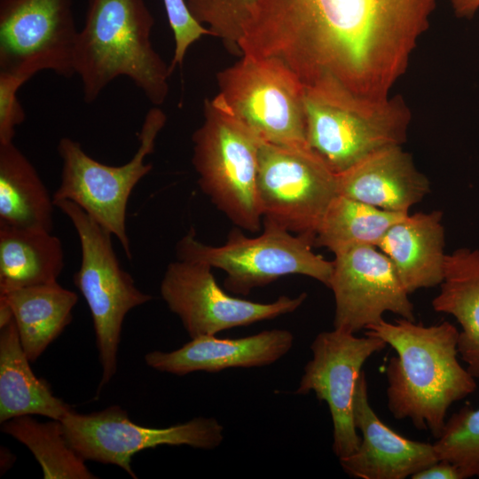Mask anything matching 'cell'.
I'll return each mask as SVG.
<instances>
[{
  "instance_id": "1",
  "label": "cell",
  "mask_w": 479,
  "mask_h": 479,
  "mask_svg": "<svg viewBox=\"0 0 479 479\" xmlns=\"http://www.w3.org/2000/svg\"><path fill=\"white\" fill-rule=\"evenodd\" d=\"M436 0H258L242 55L283 62L304 87L333 82L390 96L429 27Z\"/></svg>"
},
{
  "instance_id": "2",
  "label": "cell",
  "mask_w": 479,
  "mask_h": 479,
  "mask_svg": "<svg viewBox=\"0 0 479 479\" xmlns=\"http://www.w3.org/2000/svg\"><path fill=\"white\" fill-rule=\"evenodd\" d=\"M365 334L381 339L397 353L386 370L390 413L438 437L450 406L476 389L475 378L458 358L457 327L449 321L425 326L404 318H383Z\"/></svg>"
},
{
  "instance_id": "3",
  "label": "cell",
  "mask_w": 479,
  "mask_h": 479,
  "mask_svg": "<svg viewBox=\"0 0 479 479\" xmlns=\"http://www.w3.org/2000/svg\"><path fill=\"white\" fill-rule=\"evenodd\" d=\"M153 26L144 0H89L74 57L87 104L120 76L131 80L153 105L163 104L171 73L151 42Z\"/></svg>"
},
{
  "instance_id": "4",
  "label": "cell",
  "mask_w": 479,
  "mask_h": 479,
  "mask_svg": "<svg viewBox=\"0 0 479 479\" xmlns=\"http://www.w3.org/2000/svg\"><path fill=\"white\" fill-rule=\"evenodd\" d=\"M306 141L336 173L382 148L402 145L412 120L400 95L374 99L333 82L305 87Z\"/></svg>"
},
{
  "instance_id": "5",
  "label": "cell",
  "mask_w": 479,
  "mask_h": 479,
  "mask_svg": "<svg viewBox=\"0 0 479 479\" xmlns=\"http://www.w3.org/2000/svg\"><path fill=\"white\" fill-rule=\"evenodd\" d=\"M203 117L192 138L198 184L234 224L257 232L263 220L256 188L262 140L216 96L205 99Z\"/></svg>"
},
{
  "instance_id": "6",
  "label": "cell",
  "mask_w": 479,
  "mask_h": 479,
  "mask_svg": "<svg viewBox=\"0 0 479 479\" xmlns=\"http://www.w3.org/2000/svg\"><path fill=\"white\" fill-rule=\"evenodd\" d=\"M263 222L261 235L249 238L233 229L222 246L201 242L191 228L176 245L177 257L206 263L224 271V287L242 295L291 274L312 278L328 287L333 261L316 254L310 239L272 221L263 219Z\"/></svg>"
},
{
  "instance_id": "7",
  "label": "cell",
  "mask_w": 479,
  "mask_h": 479,
  "mask_svg": "<svg viewBox=\"0 0 479 479\" xmlns=\"http://www.w3.org/2000/svg\"><path fill=\"white\" fill-rule=\"evenodd\" d=\"M54 205L69 218L80 241L81 263L73 281L92 317L102 367L99 393L117 371L118 349L126 315L153 297L140 291L132 276L122 268L109 232L70 200H57Z\"/></svg>"
},
{
  "instance_id": "8",
  "label": "cell",
  "mask_w": 479,
  "mask_h": 479,
  "mask_svg": "<svg viewBox=\"0 0 479 479\" xmlns=\"http://www.w3.org/2000/svg\"><path fill=\"white\" fill-rule=\"evenodd\" d=\"M166 121L167 116L160 108L149 109L137 135V150L121 166L99 162L70 137H62L58 144L62 169L53 202L67 200L75 203L119 240L130 260L132 252L126 228L128 200L134 187L153 169L145 160L153 153L157 136Z\"/></svg>"
},
{
  "instance_id": "9",
  "label": "cell",
  "mask_w": 479,
  "mask_h": 479,
  "mask_svg": "<svg viewBox=\"0 0 479 479\" xmlns=\"http://www.w3.org/2000/svg\"><path fill=\"white\" fill-rule=\"evenodd\" d=\"M216 97L226 109L262 141L308 145L305 87L281 61L241 55L216 75Z\"/></svg>"
},
{
  "instance_id": "10",
  "label": "cell",
  "mask_w": 479,
  "mask_h": 479,
  "mask_svg": "<svg viewBox=\"0 0 479 479\" xmlns=\"http://www.w3.org/2000/svg\"><path fill=\"white\" fill-rule=\"evenodd\" d=\"M256 188L263 219L313 242L338 194L337 174L308 145L262 141Z\"/></svg>"
},
{
  "instance_id": "11",
  "label": "cell",
  "mask_w": 479,
  "mask_h": 479,
  "mask_svg": "<svg viewBox=\"0 0 479 479\" xmlns=\"http://www.w3.org/2000/svg\"><path fill=\"white\" fill-rule=\"evenodd\" d=\"M66 438L85 461L120 467L137 479L131 467L137 452L160 445H188L212 450L224 440V427L215 418L198 417L168 428L134 423L118 405L81 414L74 410L61 420Z\"/></svg>"
},
{
  "instance_id": "12",
  "label": "cell",
  "mask_w": 479,
  "mask_h": 479,
  "mask_svg": "<svg viewBox=\"0 0 479 479\" xmlns=\"http://www.w3.org/2000/svg\"><path fill=\"white\" fill-rule=\"evenodd\" d=\"M78 33L72 0H0V73L73 76Z\"/></svg>"
},
{
  "instance_id": "13",
  "label": "cell",
  "mask_w": 479,
  "mask_h": 479,
  "mask_svg": "<svg viewBox=\"0 0 479 479\" xmlns=\"http://www.w3.org/2000/svg\"><path fill=\"white\" fill-rule=\"evenodd\" d=\"M160 293L191 339L292 313L307 298L301 293L263 303L234 297L218 286L209 264L180 259L167 266Z\"/></svg>"
},
{
  "instance_id": "14",
  "label": "cell",
  "mask_w": 479,
  "mask_h": 479,
  "mask_svg": "<svg viewBox=\"0 0 479 479\" xmlns=\"http://www.w3.org/2000/svg\"><path fill=\"white\" fill-rule=\"evenodd\" d=\"M387 347L380 338L335 329L319 333L310 345L295 394L314 392L327 404L333 422V451L340 459L355 452L361 437L355 427L353 406L357 381L365 361Z\"/></svg>"
},
{
  "instance_id": "15",
  "label": "cell",
  "mask_w": 479,
  "mask_h": 479,
  "mask_svg": "<svg viewBox=\"0 0 479 479\" xmlns=\"http://www.w3.org/2000/svg\"><path fill=\"white\" fill-rule=\"evenodd\" d=\"M334 254L328 287L334 328L356 334L391 312L415 320L414 308L389 258L377 247L354 245Z\"/></svg>"
},
{
  "instance_id": "16",
  "label": "cell",
  "mask_w": 479,
  "mask_h": 479,
  "mask_svg": "<svg viewBox=\"0 0 479 479\" xmlns=\"http://www.w3.org/2000/svg\"><path fill=\"white\" fill-rule=\"evenodd\" d=\"M353 415L361 441L355 452L339 459L349 475L361 479H405L438 461L433 444L406 438L378 417L369 402L364 371L357 384Z\"/></svg>"
},
{
  "instance_id": "17",
  "label": "cell",
  "mask_w": 479,
  "mask_h": 479,
  "mask_svg": "<svg viewBox=\"0 0 479 479\" xmlns=\"http://www.w3.org/2000/svg\"><path fill=\"white\" fill-rule=\"evenodd\" d=\"M293 343L294 336L286 329L264 330L236 339L204 335L173 351H151L145 355V362L154 370L177 376L199 371L260 367L280 359Z\"/></svg>"
},
{
  "instance_id": "18",
  "label": "cell",
  "mask_w": 479,
  "mask_h": 479,
  "mask_svg": "<svg viewBox=\"0 0 479 479\" xmlns=\"http://www.w3.org/2000/svg\"><path fill=\"white\" fill-rule=\"evenodd\" d=\"M337 186L338 194L403 214L431 191L430 181L402 145L376 151L338 173Z\"/></svg>"
},
{
  "instance_id": "19",
  "label": "cell",
  "mask_w": 479,
  "mask_h": 479,
  "mask_svg": "<svg viewBox=\"0 0 479 479\" xmlns=\"http://www.w3.org/2000/svg\"><path fill=\"white\" fill-rule=\"evenodd\" d=\"M377 247L389 258L409 294L440 285L447 254L443 212L408 214L387 231Z\"/></svg>"
},
{
  "instance_id": "20",
  "label": "cell",
  "mask_w": 479,
  "mask_h": 479,
  "mask_svg": "<svg viewBox=\"0 0 479 479\" xmlns=\"http://www.w3.org/2000/svg\"><path fill=\"white\" fill-rule=\"evenodd\" d=\"M14 318L0 327V423L23 415L61 420L73 409L30 367Z\"/></svg>"
},
{
  "instance_id": "21",
  "label": "cell",
  "mask_w": 479,
  "mask_h": 479,
  "mask_svg": "<svg viewBox=\"0 0 479 479\" xmlns=\"http://www.w3.org/2000/svg\"><path fill=\"white\" fill-rule=\"evenodd\" d=\"M432 307L460 325L459 356L479 378V249L459 247L446 254L444 279Z\"/></svg>"
},
{
  "instance_id": "22",
  "label": "cell",
  "mask_w": 479,
  "mask_h": 479,
  "mask_svg": "<svg viewBox=\"0 0 479 479\" xmlns=\"http://www.w3.org/2000/svg\"><path fill=\"white\" fill-rule=\"evenodd\" d=\"M53 198L13 142L0 144V225L51 232Z\"/></svg>"
},
{
  "instance_id": "23",
  "label": "cell",
  "mask_w": 479,
  "mask_h": 479,
  "mask_svg": "<svg viewBox=\"0 0 479 479\" xmlns=\"http://www.w3.org/2000/svg\"><path fill=\"white\" fill-rule=\"evenodd\" d=\"M9 303L22 348L31 363L44 352L72 320L76 293L56 282L0 294Z\"/></svg>"
},
{
  "instance_id": "24",
  "label": "cell",
  "mask_w": 479,
  "mask_h": 479,
  "mask_svg": "<svg viewBox=\"0 0 479 479\" xmlns=\"http://www.w3.org/2000/svg\"><path fill=\"white\" fill-rule=\"evenodd\" d=\"M61 240L52 232L0 225V294L58 281Z\"/></svg>"
},
{
  "instance_id": "25",
  "label": "cell",
  "mask_w": 479,
  "mask_h": 479,
  "mask_svg": "<svg viewBox=\"0 0 479 479\" xmlns=\"http://www.w3.org/2000/svg\"><path fill=\"white\" fill-rule=\"evenodd\" d=\"M407 215L337 194L319 224L313 245L333 253L354 245L378 247L387 231Z\"/></svg>"
},
{
  "instance_id": "26",
  "label": "cell",
  "mask_w": 479,
  "mask_h": 479,
  "mask_svg": "<svg viewBox=\"0 0 479 479\" xmlns=\"http://www.w3.org/2000/svg\"><path fill=\"white\" fill-rule=\"evenodd\" d=\"M23 415L1 423V430L26 445L40 464L45 479L97 478L70 446L60 420L41 422Z\"/></svg>"
},
{
  "instance_id": "27",
  "label": "cell",
  "mask_w": 479,
  "mask_h": 479,
  "mask_svg": "<svg viewBox=\"0 0 479 479\" xmlns=\"http://www.w3.org/2000/svg\"><path fill=\"white\" fill-rule=\"evenodd\" d=\"M436 439L438 460L455 466L462 479L479 478V408L465 406L453 413Z\"/></svg>"
},
{
  "instance_id": "28",
  "label": "cell",
  "mask_w": 479,
  "mask_h": 479,
  "mask_svg": "<svg viewBox=\"0 0 479 479\" xmlns=\"http://www.w3.org/2000/svg\"><path fill=\"white\" fill-rule=\"evenodd\" d=\"M192 17L220 39L233 55H241L240 42L258 0H185Z\"/></svg>"
},
{
  "instance_id": "29",
  "label": "cell",
  "mask_w": 479,
  "mask_h": 479,
  "mask_svg": "<svg viewBox=\"0 0 479 479\" xmlns=\"http://www.w3.org/2000/svg\"><path fill=\"white\" fill-rule=\"evenodd\" d=\"M24 83L17 76L0 73V144L13 142L16 127L26 120L18 98V90Z\"/></svg>"
},
{
  "instance_id": "30",
  "label": "cell",
  "mask_w": 479,
  "mask_h": 479,
  "mask_svg": "<svg viewBox=\"0 0 479 479\" xmlns=\"http://www.w3.org/2000/svg\"><path fill=\"white\" fill-rule=\"evenodd\" d=\"M412 479H462L457 467L452 464L438 460L428 467L417 472Z\"/></svg>"
},
{
  "instance_id": "31",
  "label": "cell",
  "mask_w": 479,
  "mask_h": 479,
  "mask_svg": "<svg viewBox=\"0 0 479 479\" xmlns=\"http://www.w3.org/2000/svg\"><path fill=\"white\" fill-rule=\"evenodd\" d=\"M455 15L461 19H471L479 10V0H450Z\"/></svg>"
},
{
  "instance_id": "32",
  "label": "cell",
  "mask_w": 479,
  "mask_h": 479,
  "mask_svg": "<svg viewBox=\"0 0 479 479\" xmlns=\"http://www.w3.org/2000/svg\"><path fill=\"white\" fill-rule=\"evenodd\" d=\"M167 17L172 20L184 18L188 12L185 0H163Z\"/></svg>"
}]
</instances>
